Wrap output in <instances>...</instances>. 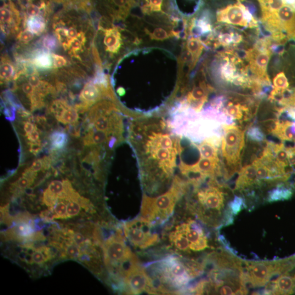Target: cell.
<instances>
[{"label":"cell","instance_id":"32","mask_svg":"<svg viewBox=\"0 0 295 295\" xmlns=\"http://www.w3.org/2000/svg\"><path fill=\"white\" fill-rule=\"evenodd\" d=\"M54 211L55 215V218L56 219H66L67 217V206L63 202H59L56 203L54 207Z\"/></svg>","mask_w":295,"mask_h":295},{"label":"cell","instance_id":"29","mask_svg":"<svg viewBox=\"0 0 295 295\" xmlns=\"http://www.w3.org/2000/svg\"><path fill=\"white\" fill-rule=\"evenodd\" d=\"M58 197L48 189L45 190L43 193V201L50 209L55 207L57 202Z\"/></svg>","mask_w":295,"mask_h":295},{"label":"cell","instance_id":"63","mask_svg":"<svg viewBox=\"0 0 295 295\" xmlns=\"http://www.w3.org/2000/svg\"><path fill=\"white\" fill-rule=\"evenodd\" d=\"M190 1H194V0H190ZM198 1H199V0H198Z\"/></svg>","mask_w":295,"mask_h":295},{"label":"cell","instance_id":"55","mask_svg":"<svg viewBox=\"0 0 295 295\" xmlns=\"http://www.w3.org/2000/svg\"><path fill=\"white\" fill-rule=\"evenodd\" d=\"M42 163H43V169L44 170H47L49 169L51 166V164H52V162L53 161L52 158L50 156H44L42 158Z\"/></svg>","mask_w":295,"mask_h":295},{"label":"cell","instance_id":"30","mask_svg":"<svg viewBox=\"0 0 295 295\" xmlns=\"http://www.w3.org/2000/svg\"><path fill=\"white\" fill-rule=\"evenodd\" d=\"M245 206V201L241 197L235 196L234 199L230 202L229 208L232 215H237Z\"/></svg>","mask_w":295,"mask_h":295},{"label":"cell","instance_id":"19","mask_svg":"<svg viewBox=\"0 0 295 295\" xmlns=\"http://www.w3.org/2000/svg\"><path fill=\"white\" fill-rule=\"evenodd\" d=\"M26 23L27 29L37 36L41 35L46 27V22L42 14L29 16L26 20Z\"/></svg>","mask_w":295,"mask_h":295},{"label":"cell","instance_id":"61","mask_svg":"<svg viewBox=\"0 0 295 295\" xmlns=\"http://www.w3.org/2000/svg\"><path fill=\"white\" fill-rule=\"evenodd\" d=\"M80 205L84 208H87L89 207L90 201L87 199L86 198L81 196L78 202Z\"/></svg>","mask_w":295,"mask_h":295},{"label":"cell","instance_id":"15","mask_svg":"<svg viewBox=\"0 0 295 295\" xmlns=\"http://www.w3.org/2000/svg\"><path fill=\"white\" fill-rule=\"evenodd\" d=\"M223 112L227 116L237 121H247L250 117L249 107L240 103H235L234 102H229L224 108Z\"/></svg>","mask_w":295,"mask_h":295},{"label":"cell","instance_id":"38","mask_svg":"<svg viewBox=\"0 0 295 295\" xmlns=\"http://www.w3.org/2000/svg\"><path fill=\"white\" fill-rule=\"evenodd\" d=\"M83 46L84 45L77 37L70 39L69 43V49L71 50L72 54L73 55H76V52L81 50Z\"/></svg>","mask_w":295,"mask_h":295},{"label":"cell","instance_id":"25","mask_svg":"<svg viewBox=\"0 0 295 295\" xmlns=\"http://www.w3.org/2000/svg\"><path fill=\"white\" fill-rule=\"evenodd\" d=\"M58 3H62L66 6H74L77 8L86 9L87 11L92 9L91 0H54Z\"/></svg>","mask_w":295,"mask_h":295},{"label":"cell","instance_id":"10","mask_svg":"<svg viewBox=\"0 0 295 295\" xmlns=\"http://www.w3.org/2000/svg\"><path fill=\"white\" fill-rule=\"evenodd\" d=\"M152 226L140 217L125 223L124 234L132 245L145 249L155 245L158 241V235L152 230Z\"/></svg>","mask_w":295,"mask_h":295},{"label":"cell","instance_id":"13","mask_svg":"<svg viewBox=\"0 0 295 295\" xmlns=\"http://www.w3.org/2000/svg\"><path fill=\"white\" fill-rule=\"evenodd\" d=\"M271 133L283 141L295 143V122L289 121L272 120Z\"/></svg>","mask_w":295,"mask_h":295},{"label":"cell","instance_id":"18","mask_svg":"<svg viewBox=\"0 0 295 295\" xmlns=\"http://www.w3.org/2000/svg\"><path fill=\"white\" fill-rule=\"evenodd\" d=\"M293 195L292 188L281 184L269 193L267 200L269 202L288 200L292 198Z\"/></svg>","mask_w":295,"mask_h":295},{"label":"cell","instance_id":"27","mask_svg":"<svg viewBox=\"0 0 295 295\" xmlns=\"http://www.w3.org/2000/svg\"><path fill=\"white\" fill-rule=\"evenodd\" d=\"M247 135L249 140L257 142V143H262L265 140V136L262 130L257 127H253L249 128Z\"/></svg>","mask_w":295,"mask_h":295},{"label":"cell","instance_id":"14","mask_svg":"<svg viewBox=\"0 0 295 295\" xmlns=\"http://www.w3.org/2000/svg\"><path fill=\"white\" fill-rule=\"evenodd\" d=\"M258 184L256 168L252 163L243 167L240 170L236 181L234 190L243 191Z\"/></svg>","mask_w":295,"mask_h":295},{"label":"cell","instance_id":"17","mask_svg":"<svg viewBox=\"0 0 295 295\" xmlns=\"http://www.w3.org/2000/svg\"><path fill=\"white\" fill-rule=\"evenodd\" d=\"M30 61L34 66L41 70H48L53 66L52 55L48 51H37Z\"/></svg>","mask_w":295,"mask_h":295},{"label":"cell","instance_id":"33","mask_svg":"<svg viewBox=\"0 0 295 295\" xmlns=\"http://www.w3.org/2000/svg\"><path fill=\"white\" fill-rule=\"evenodd\" d=\"M45 10L46 9H43L40 6L30 2L26 5V12L29 16L41 15L42 12H45Z\"/></svg>","mask_w":295,"mask_h":295},{"label":"cell","instance_id":"42","mask_svg":"<svg viewBox=\"0 0 295 295\" xmlns=\"http://www.w3.org/2000/svg\"><path fill=\"white\" fill-rule=\"evenodd\" d=\"M68 133L74 138H79L81 135V127L79 123L69 125L67 127Z\"/></svg>","mask_w":295,"mask_h":295},{"label":"cell","instance_id":"46","mask_svg":"<svg viewBox=\"0 0 295 295\" xmlns=\"http://www.w3.org/2000/svg\"><path fill=\"white\" fill-rule=\"evenodd\" d=\"M287 148L289 166L293 167L295 166V146Z\"/></svg>","mask_w":295,"mask_h":295},{"label":"cell","instance_id":"23","mask_svg":"<svg viewBox=\"0 0 295 295\" xmlns=\"http://www.w3.org/2000/svg\"><path fill=\"white\" fill-rule=\"evenodd\" d=\"M274 90L283 92L289 89V83L288 78L285 72L278 73L274 78Z\"/></svg>","mask_w":295,"mask_h":295},{"label":"cell","instance_id":"58","mask_svg":"<svg viewBox=\"0 0 295 295\" xmlns=\"http://www.w3.org/2000/svg\"><path fill=\"white\" fill-rule=\"evenodd\" d=\"M17 113H18L19 117L22 118H26L27 120L32 116L30 112L25 110L24 109L18 110Z\"/></svg>","mask_w":295,"mask_h":295},{"label":"cell","instance_id":"48","mask_svg":"<svg viewBox=\"0 0 295 295\" xmlns=\"http://www.w3.org/2000/svg\"><path fill=\"white\" fill-rule=\"evenodd\" d=\"M39 134H40V131H39L36 126L35 128L34 129L32 132L26 134L25 136L29 142H35L39 140Z\"/></svg>","mask_w":295,"mask_h":295},{"label":"cell","instance_id":"22","mask_svg":"<svg viewBox=\"0 0 295 295\" xmlns=\"http://www.w3.org/2000/svg\"><path fill=\"white\" fill-rule=\"evenodd\" d=\"M70 106L64 100H56L51 103L49 111L53 113L55 118L59 122L65 111Z\"/></svg>","mask_w":295,"mask_h":295},{"label":"cell","instance_id":"57","mask_svg":"<svg viewBox=\"0 0 295 295\" xmlns=\"http://www.w3.org/2000/svg\"><path fill=\"white\" fill-rule=\"evenodd\" d=\"M285 112L288 116L295 121V107H289L285 108Z\"/></svg>","mask_w":295,"mask_h":295},{"label":"cell","instance_id":"35","mask_svg":"<svg viewBox=\"0 0 295 295\" xmlns=\"http://www.w3.org/2000/svg\"><path fill=\"white\" fill-rule=\"evenodd\" d=\"M20 225L18 226V235L19 237H29L32 236L33 232V228L29 223H21Z\"/></svg>","mask_w":295,"mask_h":295},{"label":"cell","instance_id":"47","mask_svg":"<svg viewBox=\"0 0 295 295\" xmlns=\"http://www.w3.org/2000/svg\"><path fill=\"white\" fill-rule=\"evenodd\" d=\"M32 184V183L31 181L22 176L16 181L15 185L20 189H25L27 188L28 186H29Z\"/></svg>","mask_w":295,"mask_h":295},{"label":"cell","instance_id":"34","mask_svg":"<svg viewBox=\"0 0 295 295\" xmlns=\"http://www.w3.org/2000/svg\"><path fill=\"white\" fill-rule=\"evenodd\" d=\"M81 211V205L78 202L71 201L67 206L68 217L76 216Z\"/></svg>","mask_w":295,"mask_h":295},{"label":"cell","instance_id":"51","mask_svg":"<svg viewBox=\"0 0 295 295\" xmlns=\"http://www.w3.org/2000/svg\"><path fill=\"white\" fill-rule=\"evenodd\" d=\"M22 90L23 91V92L28 96V97L29 98L31 94L33 93L35 89H34V88L29 83H25L22 84Z\"/></svg>","mask_w":295,"mask_h":295},{"label":"cell","instance_id":"64","mask_svg":"<svg viewBox=\"0 0 295 295\" xmlns=\"http://www.w3.org/2000/svg\"></svg>","mask_w":295,"mask_h":295},{"label":"cell","instance_id":"44","mask_svg":"<svg viewBox=\"0 0 295 295\" xmlns=\"http://www.w3.org/2000/svg\"><path fill=\"white\" fill-rule=\"evenodd\" d=\"M29 151L33 154L36 155L42 149V144L40 140L35 142H29Z\"/></svg>","mask_w":295,"mask_h":295},{"label":"cell","instance_id":"59","mask_svg":"<svg viewBox=\"0 0 295 295\" xmlns=\"http://www.w3.org/2000/svg\"><path fill=\"white\" fill-rule=\"evenodd\" d=\"M47 119L44 116H37L35 117V123H37L39 126L44 127L47 124Z\"/></svg>","mask_w":295,"mask_h":295},{"label":"cell","instance_id":"7","mask_svg":"<svg viewBox=\"0 0 295 295\" xmlns=\"http://www.w3.org/2000/svg\"><path fill=\"white\" fill-rule=\"evenodd\" d=\"M245 279L247 288L263 287L272 278L292 270L295 266L293 257L274 261L244 262Z\"/></svg>","mask_w":295,"mask_h":295},{"label":"cell","instance_id":"31","mask_svg":"<svg viewBox=\"0 0 295 295\" xmlns=\"http://www.w3.org/2000/svg\"><path fill=\"white\" fill-rule=\"evenodd\" d=\"M43 47L48 51L54 50L58 46V40L52 35L45 36L42 41Z\"/></svg>","mask_w":295,"mask_h":295},{"label":"cell","instance_id":"53","mask_svg":"<svg viewBox=\"0 0 295 295\" xmlns=\"http://www.w3.org/2000/svg\"><path fill=\"white\" fill-rule=\"evenodd\" d=\"M30 168L32 170V171L36 172L41 171V170L43 168L42 159H37L34 161Z\"/></svg>","mask_w":295,"mask_h":295},{"label":"cell","instance_id":"2","mask_svg":"<svg viewBox=\"0 0 295 295\" xmlns=\"http://www.w3.org/2000/svg\"><path fill=\"white\" fill-rule=\"evenodd\" d=\"M128 133V143L137 157L142 188L149 194L167 191L183 150L181 138L167 122L155 117L134 120Z\"/></svg>","mask_w":295,"mask_h":295},{"label":"cell","instance_id":"12","mask_svg":"<svg viewBox=\"0 0 295 295\" xmlns=\"http://www.w3.org/2000/svg\"><path fill=\"white\" fill-rule=\"evenodd\" d=\"M182 226L189 243L190 251L201 252L208 247L207 237L200 224L191 220Z\"/></svg>","mask_w":295,"mask_h":295},{"label":"cell","instance_id":"16","mask_svg":"<svg viewBox=\"0 0 295 295\" xmlns=\"http://www.w3.org/2000/svg\"><path fill=\"white\" fill-rule=\"evenodd\" d=\"M169 239L173 245L179 251H190L189 243L187 239L182 224L178 226L176 229L172 232L170 235Z\"/></svg>","mask_w":295,"mask_h":295},{"label":"cell","instance_id":"6","mask_svg":"<svg viewBox=\"0 0 295 295\" xmlns=\"http://www.w3.org/2000/svg\"><path fill=\"white\" fill-rule=\"evenodd\" d=\"M188 182L175 175L169 188L159 196L144 194L142 202L141 218L153 226L166 221L173 213L175 206L188 189Z\"/></svg>","mask_w":295,"mask_h":295},{"label":"cell","instance_id":"52","mask_svg":"<svg viewBox=\"0 0 295 295\" xmlns=\"http://www.w3.org/2000/svg\"><path fill=\"white\" fill-rule=\"evenodd\" d=\"M29 83L34 88H36L40 84L41 81L37 76V74L32 75L29 77Z\"/></svg>","mask_w":295,"mask_h":295},{"label":"cell","instance_id":"36","mask_svg":"<svg viewBox=\"0 0 295 295\" xmlns=\"http://www.w3.org/2000/svg\"><path fill=\"white\" fill-rule=\"evenodd\" d=\"M51 192L58 196L64 191V184L59 180H54L49 185L48 188Z\"/></svg>","mask_w":295,"mask_h":295},{"label":"cell","instance_id":"5","mask_svg":"<svg viewBox=\"0 0 295 295\" xmlns=\"http://www.w3.org/2000/svg\"><path fill=\"white\" fill-rule=\"evenodd\" d=\"M203 266L192 260L174 255L151 265L153 279L162 293H178L182 291L203 271Z\"/></svg>","mask_w":295,"mask_h":295},{"label":"cell","instance_id":"9","mask_svg":"<svg viewBox=\"0 0 295 295\" xmlns=\"http://www.w3.org/2000/svg\"><path fill=\"white\" fill-rule=\"evenodd\" d=\"M104 252L108 268L111 270L119 269L123 275L126 271L124 265L131 264L138 259L126 245L120 234L113 235L106 241Z\"/></svg>","mask_w":295,"mask_h":295},{"label":"cell","instance_id":"50","mask_svg":"<svg viewBox=\"0 0 295 295\" xmlns=\"http://www.w3.org/2000/svg\"><path fill=\"white\" fill-rule=\"evenodd\" d=\"M72 240L74 243L78 246H81L84 242V237L79 232L76 234H72Z\"/></svg>","mask_w":295,"mask_h":295},{"label":"cell","instance_id":"60","mask_svg":"<svg viewBox=\"0 0 295 295\" xmlns=\"http://www.w3.org/2000/svg\"><path fill=\"white\" fill-rule=\"evenodd\" d=\"M78 33L77 30L75 27H70L69 29H68V35H69L70 39L75 38L77 36Z\"/></svg>","mask_w":295,"mask_h":295},{"label":"cell","instance_id":"4","mask_svg":"<svg viewBox=\"0 0 295 295\" xmlns=\"http://www.w3.org/2000/svg\"><path fill=\"white\" fill-rule=\"evenodd\" d=\"M252 3L271 37L295 42V0H252Z\"/></svg>","mask_w":295,"mask_h":295},{"label":"cell","instance_id":"62","mask_svg":"<svg viewBox=\"0 0 295 295\" xmlns=\"http://www.w3.org/2000/svg\"><path fill=\"white\" fill-rule=\"evenodd\" d=\"M76 37L80 39L83 44L85 45V43H86V36H85V33L83 32H79Z\"/></svg>","mask_w":295,"mask_h":295},{"label":"cell","instance_id":"1","mask_svg":"<svg viewBox=\"0 0 295 295\" xmlns=\"http://www.w3.org/2000/svg\"><path fill=\"white\" fill-rule=\"evenodd\" d=\"M179 55L161 47L137 48L125 54L114 73L126 86L117 87L119 98L128 96L129 109L151 114L160 110L176 92L181 79Z\"/></svg>","mask_w":295,"mask_h":295},{"label":"cell","instance_id":"54","mask_svg":"<svg viewBox=\"0 0 295 295\" xmlns=\"http://www.w3.org/2000/svg\"><path fill=\"white\" fill-rule=\"evenodd\" d=\"M75 109L78 111V113H86L90 110V107L86 104L82 103L81 104H77L75 106Z\"/></svg>","mask_w":295,"mask_h":295},{"label":"cell","instance_id":"26","mask_svg":"<svg viewBox=\"0 0 295 295\" xmlns=\"http://www.w3.org/2000/svg\"><path fill=\"white\" fill-rule=\"evenodd\" d=\"M55 35L58 40L65 50L69 49V43L70 40L68 35V29L64 27H59L55 29Z\"/></svg>","mask_w":295,"mask_h":295},{"label":"cell","instance_id":"28","mask_svg":"<svg viewBox=\"0 0 295 295\" xmlns=\"http://www.w3.org/2000/svg\"><path fill=\"white\" fill-rule=\"evenodd\" d=\"M43 96L38 93L35 90L29 98L31 102V110L35 111L42 109L45 104L43 101Z\"/></svg>","mask_w":295,"mask_h":295},{"label":"cell","instance_id":"40","mask_svg":"<svg viewBox=\"0 0 295 295\" xmlns=\"http://www.w3.org/2000/svg\"><path fill=\"white\" fill-rule=\"evenodd\" d=\"M15 108L7 102L3 111L5 118L9 121H14L15 119Z\"/></svg>","mask_w":295,"mask_h":295},{"label":"cell","instance_id":"56","mask_svg":"<svg viewBox=\"0 0 295 295\" xmlns=\"http://www.w3.org/2000/svg\"><path fill=\"white\" fill-rule=\"evenodd\" d=\"M36 125L29 122L24 123V130L26 134H29L35 128Z\"/></svg>","mask_w":295,"mask_h":295},{"label":"cell","instance_id":"49","mask_svg":"<svg viewBox=\"0 0 295 295\" xmlns=\"http://www.w3.org/2000/svg\"><path fill=\"white\" fill-rule=\"evenodd\" d=\"M37 175V172L32 171L30 167L26 169L24 173H22V176L29 179L32 183H33V180L36 179Z\"/></svg>","mask_w":295,"mask_h":295},{"label":"cell","instance_id":"37","mask_svg":"<svg viewBox=\"0 0 295 295\" xmlns=\"http://www.w3.org/2000/svg\"><path fill=\"white\" fill-rule=\"evenodd\" d=\"M4 96L7 103L13 106L15 109H18V110L24 109L18 100L15 98V96L10 91H6L4 93Z\"/></svg>","mask_w":295,"mask_h":295},{"label":"cell","instance_id":"11","mask_svg":"<svg viewBox=\"0 0 295 295\" xmlns=\"http://www.w3.org/2000/svg\"><path fill=\"white\" fill-rule=\"evenodd\" d=\"M125 283L129 292L132 294L156 293V289L147 271L136 259L129 265L124 274Z\"/></svg>","mask_w":295,"mask_h":295},{"label":"cell","instance_id":"43","mask_svg":"<svg viewBox=\"0 0 295 295\" xmlns=\"http://www.w3.org/2000/svg\"><path fill=\"white\" fill-rule=\"evenodd\" d=\"M52 58L53 60V66L56 69L65 66L67 64V60L64 56L52 53Z\"/></svg>","mask_w":295,"mask_h":295},{"label":"cell","instance_id":"24","mask_svg":"<svg viewBox=\"0 0 295 295\" xmlns=\"http://www.w3.org/2000/svg\"><path fill=\"white\" fill-rule=\"evenodd\" d=\"M79 114L75 107H70L64 113L59 122L65 125H72L79 123Z\"/></svg>","mask_w":295,"mask_h":295},{"label":"cell","instance_id":"45","mask_svg":"<svg viewBox=\"0 0 295 295\" xmlns=\"http://www.w3.org/2000/svg\"><path fill=\"white\" fill-rule=\"evenodd\" d=\"M80 249L77 245H70L68 246L66 249V253L68 256L72 258H75L79 256L80 254Z\"/></svg>","mask_w":295,"mask_h":295},{"label":"cell","instance_id":"21","mask_svg":"<svg viewBox=\"0 0 295 295\" xmlns=\"http://www.w3.org/2000/svg\"><path fill=\"white\" fill-rule=\"evenodd\" d=\"M68 135L63 131H55L49 137L50 147L52 150H59L63 149L68 144Z\"/></svg>","mask_w":295,"mask_h":295},{"label":"cell","instance_id":"3","mask_svg":"<svg viewBox=\"0 0 295 295\" xmlns=\"http://www.w3.org/2000/svg\"><path fill=\"white\" fill-rule=\"evenodd\" d=\"M193 186L194 191L188 201V207L192 214L203 223L214 228L231 223L230 203H227L223 187L215 178L207 179Z\"/></svg>","mask_w":295,"mask_h":295},{"label":"cell","instance_id":"8","mask_svg":"<svg viewBox=\"0 0 295 295\" xmlns=\"http://www.w3.org/2000/svg\"><path fill=\"white\" fill-rule=\"evenodd\" d=\"M221 140L223 156L228 168V175L234 174L239 167L242 150L245 145V131L235 125L223 127Z\"/></svg>","mask_w":295,"mask_h":295},{"label":"cell","instance_id":"39","mask_svg":"<svg viewBox=\"0 0 295 295\" xmlns=\"http://www.w3.org/2000/svg\"><path fill=\"white\" fill-rule=\"evenodd\" d=\"M33 37L34 33L29 29H26L18 34L17 39L21 42L27 43L32 40Z\"/></svg>","mask_w":295,"mask_h":295},{"label":"cell","instance_id":"41","mask_svg":"<svg viewBox=\"0 0 295 295\" xmlns=\"http://www.w3.org/2000/svg\"><path fill=\"white\" fill-rule=\"evenodd\" d=\"M43 249H38L34 252L32 255V259L34 263L37 264H42L48 259L44 257L43 253Z\"/></svg>","mask_w":295,"mask_h":295},{"label":"cell","instance_id":"20","mask_svg":"<svg viewBox=\"0 0 295 295\" xmlns=\"http://www.w3.org/2000/svg\"><path fill=\"white\" fill-rule=\"evenodd\" d=\"M17 72L15 71L14 66L7 58H1V69H0V76L3 82H9L15 80Z\"/></svg>","mask_w":295,"mask_h":295}]
</instances>
